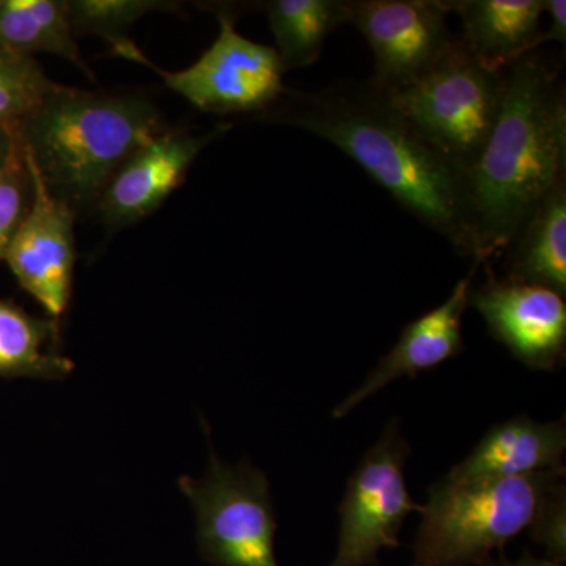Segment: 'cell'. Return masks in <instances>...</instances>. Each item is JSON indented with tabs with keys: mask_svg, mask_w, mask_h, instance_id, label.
I'll return each instance as SVG.
<instances>
[{
	"mask_svg": "<svg viewBox=\"0 0 566 566\" xmlns=\"http://www.w3.org/2000/svg\"><path fill=\"white\" fill-rule=\"evenodd\" d=\"M13 132H0V172H2L7 158H9L11 136H13Z\"/></svg>",
	"mask_w": 566,
	"mask_h": 566,
	"instance_id": "26",
	"label": "cell"
},
{
	"mask_svg": "<svg viewBox=\"0 0 566 566\" xmlns=\"http://www.w3.org/2000/svg\"><path fill=\"white\" fill-rule=\"evenodd\" d=\"M24 155L32 178L31 205L3 262L22 289L57 322L69 308L73 289L76 211L48 189L28 153Z\"/></svg>",
	"mask_w": 566,
	"mask_h": 566,
	"instance_id": "10",
	"label": "cell"
},
{
	"mask_svg": "<svg viewBox=\"0 0 566 566\" xmlns=\"http://www.w3.org/2000/svg\"><path fill=\"white\" fill-rule=\"evenodd\" d=\"M74 33H95L107 43L126 39L123 32L155 11L177 9V3L158 0H73L66 2Z\"/></svg>",
	"mask_w": 566,
	"mask_h": 566,
	"instance_id": "21",
	"label": "cell"
},
{
	"mask_svg": "<svg viewBox=\"0 0 566 566\" xmlns=\"http://www.w3.org/2000/svg\"><path fill=\"white\" fill-rule=\"evenodd\" d=\"M197 516L200 554L216 566H279L275 516L266 475L249 464L227 465L211 450L203 479L181 476Z\"/></svg>",
	"mask_w": 566,
	"mask_h": 566,
	"instance_id": "6",
	"label": "cell"
},
{
	"mask_svg": "<svg viewBox=\"0 0 566 566\" xmlns=\"http://www.w3.org/2000/svg\"><path fill=\"white\" fill-rule=\"evenodd\" d=\"M444 0H352L349 22L375 55L371 81L397 92L424 76L452 48Z\"/></svg>",
	"mask_w": 566,
	"mask_h": 566,
	"instance_id": "9",
	"label": "cell"
},
{
	"mask_svg": "<svg viewBox=\"0 0 566 566\" xmlns=\"http://www.w3.org/2000/svg\"><path fill=\"white\" fill-rule=\"evenodd\" d=\"M352 0H273L268 21L283 71L303 70L322 57L331 33L349 22Z\"/></svg>",
	"mask_w": 566,
	"mask_h": 566,
	"instance_id": "18",
	"label": "cell"
},
{
	"mask_svg": "<svg viewBox=\"0 0 566 566\" xmlns=\"http://www.w3.org/2000/svg\"><path fill=\"white\" fill-rule=\"evenodd\" d=\"M480 566H564L560 564H556V562L553 560H542V558H535L532 556H526L517 558L515 562L506 560L505 557L501 558H488L486 562H483Z\"/></svg>",
	"mask_w": 566,
	"mask_h": 566,
	"instance_id": "25",
	"label": "cell"
},
{
	"mask_svg": "<svg viewBox=\"0 0 566 566\" xmlns=\"http://www.w3.org/2000/svg\"><path fill=\"white\" fill-rule=\"evenodd\" d=\"M409 453L398 422L387 424L365 453L346 486L338 551L331 566L378 565L379 551L400 545L398 535L406 517L422 512L406 488Z\"/></svg>",
	"mask_w": 566,
	"mask_h": 566,
	"instance_id": "8",
	"label": "cell"
},
{
	"mask_svg": "<svg viewBox=\"0 0 566 566\" xmlns=\"http://www.w3.org/2000/svg\"><path fill=\"white\" fill-rule=\"evenodd\" d=\"M545 13L549 17L551 24L547 31L543 32L542 44L547 41L566 43V2L565 0H545Z\"/></svg>",
	"mask_w": 566,
	"mask_h": 566,
	"instance_id": "24",
	"label": "cell"
},
{
	"mask_svg": "<svg viewBox=\"0 0 566 566\" xmlns=\"http://www.w3.org/2000/svg\"><path fill=\"white\" fill-rule=\"evenodd\" d=\"M566 177V92L558 70L528 54L505 71L504 99L468 174L475 260L501 255Z\"/></svg>",
	"mask_w": 566,
	"mask_h": 566,
	"instance_id": "2",
	"label": "cell"
},
{
	"mask_svg": "<svg viewBox=\"0 0 566 566\" xmlns=\"http://www.w3.org/2000/svg\"><path fill=\"white\" fill-rule=\"evenodd\" d=\"M230 125L219 126L208 136L185 132H163L123 164L98 208L111 226H128L158 210L167 197L180 188L199 153Z\"/></svg>",
	"mask_w": 566,
	"mask_h": 566,
	"instance_id": "12",
	"label": "cell"
},
{
	"mask_svg": "<svg viewBox=\"0 0 566 566\" xmlns=\"http://www.w3.org/2000/svg\"><path fill=\"white\" fill-rule=\"evenodd\" d=\"M161 133L145 99L61 84L17 129L44 185L76 214L96 208L123 164Z\"/></svg>",
	"mask_w": 566,
	"mask_h": 566,
	"instance_id": "3",
	"label": "cell"
},
{
	"mask_svg": "<svg viewBox=\"0 0 566 566\" xmlns=\"http://www.w3.org/2000/svg\"><path fill=\"white\" fill-rule=\"evenodd\" d=\"M57 87L35 59L0 50V132L18 129Z\"/></svg>",
	"mask_w": 566,
	"mask_h": 566,
	"instance_id": "20",
	"label": "cell"
},
{
	"mask_svg": "<svg viewBox=\"0 0 566 566\" xmlns=\"http://www.w3.org/2000/svg\"><path fill=\"white\" fill-rule=\"evenodd\" d=\"M268 120L331 142L359 164L395 202L475 260L468 177L431 147L374 81H338L319 91L290 92Z\"/></svg>",
	"mask_w": 566,
	"mask_h": 566,
	"instance_id": "1",
	"label": "cell"
},
{
	"mask_svg": "<svg viewBox=\"0 0 566 566\" xmlns=\"http://www.w3.org/2000/svg\"><path fill=\"white\" fill-rule=\"evenodd\" d=\"M565 420L542 423L527 416H517L494 424L471 455L442 480L463 485L562 471L565 469Z\"/></svg>",
	"mask_w": 566,
	"mask_h": 566,
	"instance_id": "14",
	"label": "cell"
},
{
	"mask_svg": "<svg viewBox=\"0 0 566 566\" xmlns=\"http://www.w3.org/2000/svg\"><path fill=\"white\" fill-rule=\"evenodd\" d=\"M73 367L59 349L55 319L36 318L0 300V378L62 379Z\"/></svg>",
	"mask_w": 566,
	"mask_h": 566,
	"instance_id": "17",
	"label": "cell"
},
{
	"mask_svg": "<svg viewBox=\"0 0 566 566\" xmlns=\"http://www.w3.org/2000/svg\"><path fill=\"white\" fill-rule=\"evenodd\" d=\"M0 50L29 55L48 52L65 59L88 77L66 2L59 0H0Z\"/></svg>",
	"mask_w": 566,
	"mask_h": 566,
	"instance_id": "19",
	"label": "cell"
},
{
	"mask_svg": "<svg viewBox=\"0 0 566 566\" xmlns=\"http://www.w3.org/2000/svg\"><path fill=\"white\" fill-rule=\"evenodd\" d=\"M115 55L140 63L196 109L230 115L268 111L286 93L281 59L274 48L245 39L229 13H219V35L188 69L166 71L125 39L112 44Z\"/></svg>",
	"mask_w": 566,
	"mask_h": 566,
	"instance_id": "7",
	"label": "cell"
},
{
	"mask_svg": "<svg viewBox=\"0 0 566 566\" xmlns=\"http://www.w3.org/2000/svg\"><path fill=\"white\" fill-rule=\"evenodd\" d=\"M504 253L506 281L566 296V177L546 193Z\"/></svg>",
	"mask_w": 566,
	"mask_h": 566,
	"instance_id": "16",
	"label": "cell"
},
{
	"mask_svg": "<svg viewBox=\"0 0 566 566\" xmlns=\"http://www.w3.org/2000/svg\"><path fill=\"white\" fill-rule=\"evenodd\" d=\"M472 286L469 305L485 319L488 331L520 363L535 370H554L566 354L565 297L554 290L495 277Z\"/></svg>",
	"mask_w": 566,
	"mask_h": 566,
	"instance_id": "11",
	"label": "cell"
},
{
	"mask_svg": "<svg viewBox=\"0 0 566 566\" xmlns=\"http://www.w3.org/2000/svg\"><path fill=\"white\" fill-rule=\"evenodd\" d=\"M31 197V170L20 137L14 129L9 158L0 172V262L6 260L11 241L29 210Z\"/></svg>",
	"mask_w": 566,
	"mask_h": 566,
	"instance_id": "22",
	"label": "cell"
},
{
	"mask_svg": "<svg viewBox=\"0 0 566 566\" xmlns=\"http://www.w3.org/2000/svg\"><path fill=\"white\" fill-rule=\"evenodd\" d=\"M532 539L545 547L549 560L564 565L566 562V488L558 482L551 488L539 506L535 520L528 526Z\"/></svg>",
	"mask_w": 566,
	"mask_h": 566,
	"instance_id": "23",
	"label": "cell"
},
{
	"mask_svg": "<svg viewBox=\"0 0 566 566\" xmlns=\"http://www.w3.org/2000/svg\"><path fill=\"white\" fill-rule=\"evenodd\" d=\"M480 266L482 264L474 262L471 273L457 283L446 303L405 327L397 344L379 360L363 386L334 409L335 419L348 416L395 379L415 378L463 352V316L469 307L472 281Z\"/></svg>",
	"mask_w": 566,
	"mask_h": 566,
	"instance_id": "13",
	"label": "cell"
},
{
	"mask_svg": "<svg viewBox=\"0 0 566 566\" xmlns=\"http://www.w3.org/2000/svg\"><path fill=\"white\" fill-rule=\"evenodd\" d=\"M504 88L505 73L488 70L455 39L415 84L386 92L412 128L468 177L493 132Z\"/></svg>",
	"mask_w": 566,
	"mask_h": 566,
	"instance_id": "5",
	"label": "cell"
},
{
	"mask_svg": "<svg viewBox=\"0 0 566 566\" xmlns=\"http://www.w3.org/2000/svg\"><path fill=\"white\" fill-rule=\"evenodd\" d=\"M449 13L463 22L468 51L495 73H505L542 46L545 0H452Z\"/></svg>",
	"mask_w": 566,
	"mask_h": 566,
	"instance_id": "15",
	"label": "cell"
},
{
	"mask_svg": "<svg viewBox=\"0 0 566 566\" xmlns=\"http://www.w3.org/2000/svg\"><path fill=\"white\" fill-rule=\"evenodd\" d=\"M565 469L515 479L430 488L412 566H480L528 528Z\"/></svg>",
	"mask_w": 566,
	"mask_h": 566,
	"instance_id": "4",
	"label": "cell"
}]
</instances>
